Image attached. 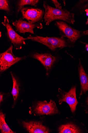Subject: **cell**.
I'll return each instance as SVG.
<instances>
[{
	"mask_svg": "<svg viewBox=\"0 0 88 133\" xmlns=\"http://www.w3.org/2000/svg\"><path fill=\"white\" fill-rule=\"evenodd\" d=\"M12 24L15 27L16 31L20 33H23L24 35L26 32L34 34V29L35 28L42 29L43 28L42 24L41 23L31 24L23 20L22 18L13 22Z\"/></svg>",
	"mask_w": 88,
	"mask_h": 133,
	"instance_id": "cell-8",
	"label": "cell"
},
{
	"mask_svg": "<svg viewBox=\"0 0 88 133\" xmlns=\"http://www.w3.org/2000/svg\"><path fill=\"white\" fill-rule=\"evenodd\" d=\"M52 1L55 5L56 8L60 9H62V7L60 5V4L57 1L52 0Z\"/></svg>",
	"mask_w": 88,
	"mask_h": 133,
	"instance_id": "cell-18",
	"label": "cell"
},
{
	"mask_svg": "<svg viewBox=\"0 0 88 133\" xmlns=\"http://www.w3.org/2000/svg\"><path fill=\"white\" fill-rule=\"evenodd\" d=\"M76 87H73L68 92H65L62 94L59 101L60 104L63 102L68 104L73 113L76 111V106L78 104L76 98Z\"/></svg>",
	"mask_w": 88,
	"mask_h": 133,
	"instance_id": "cell-9",
	"label": "cell"
},
{
	"mask_svg": "<svg viewBox=\"0 0 88 133\" xmlns=\"http://www.w3.org/2000/svg\"><path fill=\"white\" fill-rule=\"evenodd\" d=\"M0 9L5 10L8 14H10V9L8 1L6 0L0 1Z\"/></svg>",
	"mask_w": 88,
	"mask_h": 133,
	"instance_id": "cell-17",
	"label": "cell"
},
{
	"mask_svg": "<svg viewBox=\"0 0 88 133\" xmlns=\"http://www.w3.org/2000/svg\"><path fill=\"white\" fill-rule=\"evenodd\" d=\"M60 133H79L81 132L80 128L77 125L72 123H68L60 126L58 128Z\"/></svg>",
	"mask_w": 88,
	"mask_h": 133,
	"instance_id": "cell-13",
	"label": "cell"
},
{
	"mask_svg": "<svg viewBox=\"0 0 88 133\" xmlns=\"http://www.w3.org/2000/svg\"><path fill=\"white\" fill-rule=\"evenodd\" d=\"M79 70L81 86V91L80 94L81 96L83 94L85 93L88 90V77L84 70L80 60Z\"/></svg>",
	"mask_w": 88,
	"mask_h": 133,
	"instance_id": "cell-12",
	"label": "cell"
},
{
	"mask_svg": "<svg viewBox=\"0 0 88 133\" xmlns=\"http://www.w3.org/2000/svg\"><path fill=\"white\" fill-rule=\"evenodd\" d=\"M85 48H86V50L88 52V44H86L85 46Z\"/></svg>",
	"mask_w": 88,
	"mask_h": 133,
	"instance_id": "cell-20",
	"label": "cell"
},
{
	"mask_svg": "<svg viewBox=\"0 0 88 133\" xmlns=\"http://www.w3.org/2000/svg\"><path fill=\"white\" fill-rule=\"evenodd\" d=\"M32 57L38 60L43 65L47 71L46 75H48V72L56 61V58L51 54H40L37 53L33 55Z\"/></svg>",
	"mask_w": 88,
	"mask_h": 133,
	"instance_id": "cell-10",
	"label": "cell"
},
{
	"mask_svg": "<svg viewBox=\"0 0 88 133\" xmlns=\"http://www.w3.org/2000/svg\"><path fill=\"white\" fill-rule=\"evenodd\" d=\"M86 25H87V24H88V18L87 19V22L86 23Z\"/></svg>",
	"mask_w": 88,
	"mask_h": 133,
	"instance_id": "cell-22",
	"label": "cell"
},
{
	"mask_svg": "<svg viewBox=\"0 0 88 133\" xmlns=\"http://www.w3.org/2000/svg\"><path fill=\"white\" fill-rule=\"evenodd\" d=\"M85 11L86 12V15L88 16V9H86L85 10Z\"/></svg>",
	"mask_w": 88,
	"mask_h": 133,
	"instance_id": "cell-21",
	"label": "cell"
},
{
	"mask_svg": "<svg viewBox=\"0 0 88 133\" xmlns=\"http://www.w3.org/2000/svg\"><path fill=\"white\" fill-rule=\"evenodd\" d=\"M55 25L59 29L61 37H66L73 43H74L83 34H86V31L82 32L77 30L68 25L65 22H56Z\"/></svg>",
	"mask_w": 88,
	"mask_h": 133,
	"instance_id": "cell-3",
	"label": "cell"
},
{
	"mask_svg": "<svg viewBox=\"0 0 88 133\" xmlns=\"http://www.w3.org/2000/svg\"><path fill=\"white\" fill-rule=\"evenodd\" d=\"M27 39L45 45L53 51L58 48H62L66 46H69L67 42L62 37L61 38L44 37L38 36L33 37L29 35Z\"/></svg>",
	"mask_w": 88,
	"mask_h": 133,
	"instance_id": "cell-2",
	"label": "cell"
},
{
	"mask_svg": "<svg viewBox=\"0 0 88 133\" xmlns=\"http://www.w3.org/2000/svg\"><path fill=\"white\" fill-rule=\"evenodd\" d=\"M43 6L45 12L44 19L46 25H49L52 21L56 20H63L73 24L75 22L74 14L67 10L54 8L44 2Z\"/></svg>",
	"mask_w": 88,
	"mask_h": 133,
	"instance_id": "cell-1",
	"label": "cell"
},
{
	"mask_svg": "<svg viewBox=\"0 0 88 133\" xmlns=\"http://www.w3.org/2000/svg\"><path fill=\"white\" fill-rule=\"evenodd\" d=\"M22 15V19H26L31 24L39 23L42 19L44 12L40 9L23 7L19 10Z\"/></svg>",
	"mask_w": 88,
	"mask_h": 133,
	"instance_id": "cell-6",
	"label": "cell"
},
{
	"mask_svg": "<svg viewBox=\"0 0 88 133\" xmlns=\"http://www.w3.org/2000/svg\"><path fill=\"white\" fill-rule=\"evenodd\" d=\"M5 114L2 112L0 113V129L2 133H14L9 127L5 121Z\"/></svg>",
	"mask_w": 88,
	"mask_h": 133,
	"instance_id": "cell-14",
	"label": "cell"
},
{
	"mask_svg": "<svg viewBox=\"0 0 88 133\" xmlns=\"http://www.w3.org/2000/svg\"><path fill=\"white\" fill-rule=\"evenodd\" d=\"M3 95L1 94V95H0V102H1L3 101Z\"/></svg>",
	"mask_w": 88,
	"mask_h": 133,
	"instance_id": "cell-19",
	"label": "cell"
},
{
	"mask_svg": "<svg viewBox=\"0 0 88 133\" xmlns=\"http://www.w3.org/2000/svg\"><path fill=\"white\" fill-rule=\"evenodd\" d=\"M11 73L13 83V89H12L11 93L13 96L14 101H15L19 95V85L15 77L12 72H11Z\"/></svg>",
	"mask_w": 88,
	"mask_h": 133,
	"instance_id": "cell-15",
	"label": "cell"
},
{
	"mask_svg": "<svg viewBox=\"0 0 88 133\" xmlns=\"http://www.w3.org/2000/svg\"><path fill=\"white\" fill-rule=\"evenodd\" d=\"M87 106H88V98H87Z\"/></svg>",
	"mask_w": 88,
	"mask_h": 133,
	"instance_id": "cell-23",
	"label": "cell"
},
{
	"mask_svg": "<svg viewBox=\"0 0 88 133\" xmlns=\"http://www.w3.org/2000/svg\"><path fill=\"white\" fill-rule=\"evenodd\" d=\"M39 1L37 0H20L19 1L18 3V5L19 8V10L25 5H30L35 6L36 4L38 3Z\"/></svg>",
	"mask_w": 88,
	"mask_h": 133,
	"instance_id": "cell-16",
	"label": "cell"
},
{
	"mask_svg": "<svg viewBox=\"0 0 88 133\" xmlns=\"http://www.w3.org/2000/svg\"><path fill=\"white\" fill-rule=\"evenodd\" d=\"M22 124L23 127L30 133H48L50 131L46 127L43 125L40 122L23 121Z\"/></svg>",
	"mask_w": 88,
	"mask_h": 133,
	"instance_id": "cell-11",
	"label": "cell"
},
{
	"mask_svg": "<svg viewBox=\"0 0 88 133\" xmlns=\"http://www.w3.org/2000/svg\"><path fill=\"white\" fill-rule=\"evenodd\" d=\"M34 111L39 115H52L57 114L59 112L55 103L51 100L49 102L46 101H39L34 109Z\"/></svg>",
	"mask_w": 88,
	"mask_h": 133,
	"instance_id": "cell-7",
	"label": "cell"
},
{
	"mask_svg": "<svg viewBox=\"0 0 88 133\" xmlns=\"http://www.w3.org/2000/svg\"><path fill=\"white\" fill-rule=\"evenodd\" d=\"M4 18V21L2 23L6 28V35L8 38L14 45L15 49L17 50L21 49L22 45L26 44L25 41L27 39L24 38L19 35L10 25L7 18L5 16Z\"/></svg>",
	"mask_w": 88,
	"mask_h": 133,
	"instance_id": "cell-5",
	"label": "cell"
},
{
	"mask_svg": "<svg viewBox=\"0 0 88 133\" xmlns=\"http://www.w3.org/2000/svg\"><path fill=\"white\" fill-rule=\"evenodd\" d=\"M13 46L11 45L5 52L0 54V71L3 72L11 66L21 60L26 58V56L18 57L15 56L12 52Z\"/></svg>",
	"mask_w": 88,
	"mask_h": 133,
	"instance_id": "cell-4",
	"label": "cell"
}]
</instances>
